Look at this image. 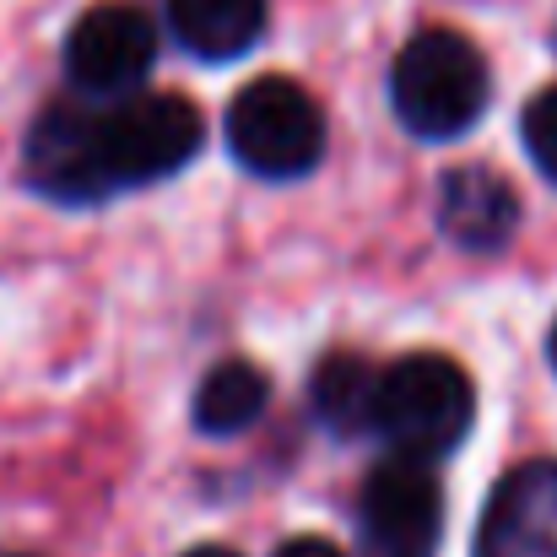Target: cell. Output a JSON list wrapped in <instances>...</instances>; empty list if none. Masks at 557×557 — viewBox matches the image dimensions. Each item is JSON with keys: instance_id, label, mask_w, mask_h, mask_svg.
I'll return each instance as SVG.
<instances>
[{"instance_id": "5b68a950", "label": "cell", "mask_w": 557, "mask_h": 557, "mask_svg": "<svg viewBox=\"0 0 557 557\" xmlns=\"http://www.w3.org/2000/svg\"><path fill=\"white\" fill-rule=\"evenodd\" d=\"M358 542L363 557H438L444 493L428 466L400 455L373 466L358 498Z\"/></svg>"}, {"instance_id": "2e32d148", "label": "cell", "mask_w": 557, "mask_h": 557, "mask_svg": "<svg viewBox=\"0 0 557 557\" xmlns=\"http://www.w3.org/2000/svg\"><path fill=\"white\" fill-rule=\"evenodd\" d=\"M547 358H553V369H557V320H553V336H547Z\"/></svg>"}, {"instance_id": "8fae6325", "label": "cell", "mask_w": 557, "mask_h": 557, "mask_svg": "<svg viewBox=\"0 0 557 557\" xmlns=\"http://www.w3.org/2000/svg\"><path fill=\"white\" fill-rule=\"evenodd\" d=\"M265 406H271V379L244 358H227L195 389V428L211 438H233V433L255 428Z\"/></svg>"}, {"instance_id": "52a82bcc", "label": "cell", "mask_w": 557, "mask_h": 557, "mask_svg": "<svg viewBox=\"0 0 557 557\" xmlns=\"http://www.w3.org/2000/svg\"><path fill=\"white\" fill-rule=\"evenodd\" d=\"M471 557H557V460H525L493 487Z\"/></svg>"}, {"instance_id": "3957f363", "label": "cell", "mask_w": 557, "mask_h": 557, "mask_svg": "<svg viewBox=\"0 0 557 557\" xmlns=\"http://www.w3.org/2000/svg\"><path fill=\"white\" fill-rule=\"evenodd\" d=\"M227 152L255 180H304L325 158V109L293 76H260L227 103Z\"/></svg>"}, {"instance_id": "5bb4252c", "label": "cell", "mask_w": 557, "mask_h": 557, "mask_svg": "<svg viewBox=\"0 0 557 557\" xmlns=\"http://www.w3.org/2000/svg\"><path fill=\"white\" fill-rule=\"evenodd\" d=\"M276 557H347V553H342L336 542H325V536H293Z\"/></svg>"}, {"instance_id": "ba28073f", "label": "cell", "mask_w": 557, "mask_h": 557, "mask_svg": "<svg viewBox=\"0 0 557 557\" xmlns=\"http://www.w3.org/2000/svg\"><path fill=\"white\" fill-rule=\"evenodd\" d=\"M27 180L71 206L103 200L109 180L98 163V125H92V103H54L33 120L27 131Z\"/></svg>"}, {"instance_id": "7c38bea8", "label": "cell", "mask_w": 557, "mask_h": 557, "mask_svg": "<svg viewBox=\"0 0 557 557\" xmlns=\"http://www.w3.org/2000/svg\"><path fill=\"white\" fill-rule=\"evenodd\" d=\"M379 369L358 352H331L309 379V406L331 433H373Z\"/></svg>"}, {"instance_id": "30bf717a", "label": "cell", "mask_w": 557, "mask_h": 557, "mask_svg": "<svg viewBox=\"0 0 557 557\" xmlns=\"http://www.w3.org/2000/svg\"><path fill=\"white\" fill-rule=\"evenodd\" d=\"M271 5L265 0H169V27L195 60H238L260 44Z\"/></svg>"}, {"instance_id": "4fadbf2b", "label": "cell", "mask_w": 557, "mask_h": 557, "mask_svg": "<svg viewBox=\"0 0 557 557\" xmlns=\"http://www.w3.org/2000/svg\"><path fill=\"white\" fill-rule=\"evenodd\" d=\"M520 136H525V152L531 163L557 185V82L542 87L531 103H525V120H520Z\"/></svg>"}, {"instance_id": "6da1fadb", "label": "cell", "mask_w": 557, "mask_h": 557, "mask_svg": "<svg viewBox=\"0 0 557 557\" xmlns=\"http://www.w3.org/2000/svg\"><path fill=\"white\" fill-rule=\"evenodd\" d=\"M493 76L466 33L428 27L389 65V109L417 141H455L487 109Z\"/></svg>"}, {"instance_id": "7a4b0ae2", "label": "cell", "mask_w": 557, "mask_h": 557, "mask_svg": "<svg viewBox=\"0 0 557 557\" xmlns=\"http://www.w3.org/2000/svg\"><path fill=\"white\" fill-rule=\"evenodd\" d=\"M476 389L471 373L444 352H411L379 369V400H373V433L417 466H433L455 455L471 433Z\"/></svg>"}, {"instance_id": "8992f818", "label": "cell", "mask_w": 557, "mask_h": 557, "mask_svg": "<svg viewBox=\"0 0 557 557\" xmlns=\"http://www.w3.org/2000/svg\"><path fill=\"white\" fill-rule=\"evenodd\" d=\"M158 60V27L141 5L103 0L76 16L65 38V76L82 98H131Z\"/></svg>"}, {"instance_id": "9c48e42d", "label": "cell", "mask_w": 557, "mask_h": 557, "mask_svg": "<svg viewBox=\"0 0 557 557\" xmlns=\"http://www.w3.org/2000/svg\"><path fill=\"white\" fill-rule=\"evenodd\" d=\"M438 227L460 249H504L520 227V195L493 169H455L438 189Z\"/></svg>"}, {"instance_id": "277c9868", "label": "cell", "mask_w": 557, "mask_h": 557, "mask_svg": "<svg viewBox=\"0 0 557 557\" xmlns=\"http://www.w3.org/2000/svg\"><path fill=\"white\" fill-rule=\"evenodd\" d=\"M92 125H98V163H103L109 195L180 174L206 141L200 109L180 92L114 98L109 109H92Z\"/></svg>"}, {"instance_id": "9a60e30c", "label": "cell", "mask_w": 557, "mask_h": 557, "mask_svg": "<svg viewBox=\"0 0 557 557\" xmlns=\"http://www.w3.org/2000/svg\"><path fill=\"white\" fill-rule=\"evenodd\" d=\"M185 557H238V553H227V547H195V553H185Z\"/></svg>"}]
</instances>
